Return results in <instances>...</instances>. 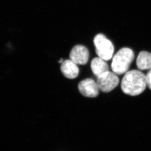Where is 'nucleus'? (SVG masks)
I'll return each instance as SVG.
<instances>
[{"mask_svg": "<svg viewBox=\"0 0 151 151\" xmlns=\"http://www.w3.org/2000/svg\"><path fill=\"white\" fill-rule=\"evenodd\" d=\"M78 90L80 93L85 97L94 98L99 94V88L97 83L91 78L82 80L79 83Z\"/></svg>", "mask_w": 151, "mask_h": 151, "instance_id": "nucleus-5", "label": "nucleus"}, {"mask_svg": "<svg viewBox=\"0 0 151 151\" xmlns=\"http://www.w3.org/2000/svg\"><path fill=\"white\" fill-rule=\"evenodd\" d=\"M96 52L99 57L105 61L110 60L114 52L113 43L103 34H97L93 39Z\"/></svg>", "mask_w": 151, "mask_h": 151, "instance_id": "nucleus-3", "label": "nucleus"}, {"mask_svg": "<svg viewBox=\"0 0 151 151\" xmlns=\"http://www.w3.org/2000/svg\"><path fill=\"white\" fill-rule=\"evenodd\" d=\"M60 69L62 74L67 78L73 79L78 76L79 70L77 65L70 59L64 60L61 63Z\"/></svg>", "mask_w": 151, "mask_h": 151, "instance_id": "nucleus-7", "label": "nucleus"}, {"mask_svg": "<svg viewBox=\"0 0 151 151\" xmlns=\"http://www.w3.org/2000/svg\"><path fill=\"white\" fill-rule=\"evenodd\" d=\"M146 79L147 86L151 90V68L146 76Z\"/></svg>", "mask_w": 151, "mask_h": 151, "instance_id": "nucleus-10", "label": "nucleus"}, {"mask_svg": "<svg viewBox=\"0 0 151 151\" xmlns=\"http://www.w3.org/2000/svg\"><path fill=\"white\" fill-rule=\"evenodd\" d=\"M119 82L117 74L108 71L97 77V83L99 90L103 93H109L117 87Z\"/></svg>", "mask_w": 151, "mask_h": 151, "instance_id": "nucleus-4", "label": "nucleus"}, {"mask_svg": "<svg viewBox=\"0 0 151 151\" xmlns=\"http://www.w3.org/2000/svg\"><path fill=\"white\" fill-rule=\"evenodd\" d=\"M70 58L76 64L84 65L88 62L89 52L85 46L81 45H76L70 52Z\"/></svg>", "mask_w": 151, "mask_h": 151, "instance_id": "nucleus-6", "label": "nucleus"}, {"mask_svg": "<svg viewBox=\"0 0 151 151\" xmlns=\"http://www.w3.org/2000/svg\"><path fill=\"white\" fill-rule=\"evenodd\" d=\"M134 51L128 47L120 49L113 57L111 70L117 75L126 73L134 59Z\"/></svg>", "mask_w": 151, "mask_h": 151, "instance_id": "nucleus-2", "label": "nucleus"}, {"mask_svg": "<svg viewBox=\"0 0 151 151\" xmlns=\"http://www.w3.org/2000/svg\"><path fill=\"white\" fill-rule=\"evenodd\" d=\"M63 61H64V60H63V59H61L59 61V63H61H61L63 62Z\"/></svg>", "mask_w": 151, "mask_h": 151, "instance_id": "nucleus-11", "label": "nucleus"}, {"mask_svg": "<svg viewBox=\"0 0 151 151\" xmlns=\"http://www.w3.org/2000/svg\"><path fill=\"white\" fill-rule=\"evenodd\" d=\"M137 66L140 70H150L151 68V53L142 51L138 54L137 59Z\"/></svg>", "mask_w": 151, "mask_h": 151, "instance_id": "nucleus-9", "label": "nucleus"}, {"mask_svg": "<svg viewBox=\"0 0 151 151\" xmlns=\"http://www.w3.org/2000/svg\"><path fill=\"white\" fill-rule=\"evenodd\" d=\"M105 60L100 57L93 59L91 64V70L96 76H99L104 73L109 71V66Z\"/></svg>", "mask_w": 151, "mask_h": 151, "instance_id": "nucleus-8", "label": "nucleus"}, {"mask_svg": "<svg viewBox=\"0 0 151 151\" xmlns=\"http://www.w3.org/2000/svg\"><path fill=\"white\" fill-rule=\"evenodd\" d=\"M147 86L146 76L138 70H134L126 73L121 81L123 92L131 96L141 94Z\"/></svg>", "mask_w": 151, "mask_h": 151, "instance_id": "nucleus-1", "label": "nucleus"}]
</instances>
